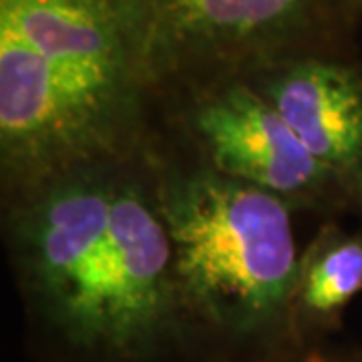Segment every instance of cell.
I'll return each mask as SVG.
<instances>
[{"label":"cell","instance_id":"obj_10","mask_svg":"<svg viewBox=\"0 0 362 362\" xmlns=\"http://www.w3.org/2000/svg\"><path fill=\"white\" fill-rule=\"evenodd\" d=\"M350 362H362V356H350Z\"/></svg>","mask_w":362,"mask_h":362},{"label":"cell","instance_id":"obj_6","mask_svg":"<svg viewBox=\"0 0 362 362\" xmlns=\"http://www.w3.org/2000/svg\"><path fill=\"white\" fill-rule=\"evenodd\" d=\"M330 171L362 218V63L346 47L278 59L244 77Z\"/></svg>","mask_w":362,"mask_h":362},{"label":"cell","instance_id":"obj_7","mask_svg":"<svg viewBox=\"0 0 362 362\" xmlns=\"http://www.w3.org/2000/svg\"><path fill=\"white\" fill-rule=\"evenodd\" d=\"M361 292L362 230L349 232L337 220H326L298 262L292 304L298 344H320L340 326L346 306Z\"/></svg>","mask_w":362,"mask_h":362},{"label":"cell","instance_id":"obj_1","mask_svg":"<svg viewBox=\"0 0 362 362\" xmlns=\"http://www.w3.org/2000/svg\"><path fill=\"white\" fill-rule=\"evenodd\" d=\"M156 141L2 199L6 258L45 362H202L157 192Z\"/></svg>","mask_w":362,"mask_h":362},{"label":"cell","instance_id":"obj_4","mask_svg":"<svg viewBox=\"0 0 362 362\" xmlns=\"http://www.w3.org/2000/svg\"><path fill=\"white\" fill-rule=\"evenodd\" d=\"M163 105L185 90L247 77L278 59L346 47L324 0H119Z\"/></svg>","mask_w":362,"mask_h":362},{"label":"cell","instance_id":"obj_3","mask_svg":"<svg viewBox=\"0 0 362 362\" xmlns=\"http://www.w3.org/2000/svg\"><path fill=\"white\" fill-rule=\"evenodd\" d=\"M156 168L202 362L247 361L300 346L292 324L296 209L209 168L165 125L156 141Z\"/></svg>","mask_w":362,"mask_h":362},{"label":"cell","instance_id":"obj_2","mask_svg":"<svg viewBox=\"0 0 362 362\" xmlns=\"http://www.w3.org/2000/svg\"><path fill=\"white\" fill-rule=\"evenodd\" d=\"M161 129V93L119 0H0L2 199L139 156Z\"/></svg>","mask_w":362,"mask_h":362},{"label":"cell","instance_id":"obj_9","mask_svg":"<svg viewBox=\"0 0 362 362\" xmlns=\"http://www.w3.org/2000/svg\"><path fill=\"white\" fill-rule=\"evenodd\" d=\"M326 8L344 30H352L362 21V0H324Z\"/></svg>","mask_w":362,"mask_h":362},{"label":"cell","instance_id":"obj_5","mask_svg":"<svg viewBox=\"0 0 362 362\" xmlns=\"http://www.w3.org/2000/svg\"><path fill=\"white\" fill-rule=\"evenodd\" d=\"M163 125L209 168L334 220L354 214L338 180L312 157L282 115L246 78L185 90L163 105Z\"/></svg>","mask_w":362,"mask_h":362},{"label":"cell","instance_id":"obj_8","mask_svg":"<svg viewBox=\"0 0 362 362\" xmlns=\"http://www.w3.org/2000/svg\"><path fill=\"white\" fill-rule=\"evenodd\" d=\"M238 362H350V356H334L330 352L320 349V344H308V346H296V349H286L280 352H274L268 356L258 358H247Z\"/></svg>","mask_w":362,"mask_h":362}]
</instances>
